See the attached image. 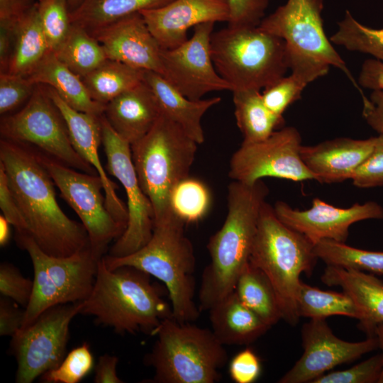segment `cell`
<instances>
[{
    "instance_id": "obj_39",
    "label": "cell",
    "mask_w": 383,
    "mask_h": 383,
    "mask_svg": "<svg viewBox=\"0 0 383 383\" xmlns=\"http://www.w3.org/2000/svg\"><path fill=\"white\" fill-rule=\"evenodd\" d=\"M312 82L303 74L292 72L264 89L261 93L263 101L272 113L283 117L286 109L301 98L304 89Z\"/></svg>"
},
{
    "instance_id": "obj_34",
    "label": "cell",
    "mask_w": 383,
    "mask_h": 383,
    "mask_svg": "<svg viewBox=\"0 0 383 383\" xmlns=\"http://www.w3.org/2000/svg\"><path fill=\"white\" fill-rule=\"evenodd\" d=\"M296 308L299 317L325 319L340 315L360 320V312L351 297L345 292L323 291L301 281Z\"/></svg>"
},
{
    "instance_id": "obj_25",
    "label": "cell",
    "mask_w": 383,
    "mask_h": 383,
    "mask_svg": "<svg viewBox=\"0 0 383 383\" xmlns=\"http://www.w3.org/2000/svg\"><path fill=\"white\" fill-rule=\"evenodd\" d=\"M143 81L153 92L161 113L176 123L199 145L204 141L201 119L205 113L218 104V96L191 100L173 87L160 74L145 71Z\"/></svg>"
},
{
    "instance_id": "obj_36",
    "label": "cell",
    "mask_w": 383,
    "mask_h": 383,
    "mask_svg": "<svg viewBox=\"0 0 383 383\" xmlns=\"http://www.w3.org/2000/svg\"><path fill=\"white\" fill-rule=\"evenodd\" d=\"M330 40L335 45L350 51L369 54L383 62V28L375 29L364 26L348 11Z\"/></svg>"
},
{
    "instance_id": "obj_51",
    "label": "cell",
    "mask_w": 383,
    "mask_h": 383,
    "mask_svg": "<svg viewBox=\"0 0 383 383\" xmlns=\"http://www.w3.org/2000/svg\"><path fill=\"white\" fill-rule=\"evenodd\" d=\"M357 83L365 89H383V62L374 58L365 60L361 67Z\"/></svg>"
},
{
    "instance_id": "obj_48",
    "label": "cell",
    "mask_w": 383,
    "mask_h": 383,
    "mask_svg": "<svg viewBox=\"0 0 383 383\" xmlns=\"http://www.w3.org/2000/svg\"><path fill=\"white\" fill-rule=\"evenodd\" d=\"M25 316L22 309L13 300L1 296L0 299V335L13 337L21 328Z\"/></svg>"
},
{
    "instance_id": "obj_22",
    "label": "cell",
    "mask_w": 383,
    "mask_h": 383,
    "mask_svg": "<svg viewBox=\"0 0 383 383\" xmlns=\"http://www.w3.org/2000/svg\"><path fill=\"white\" fill-rule=\"evenodd\" d=\"M375 137L367 139L338 138L315 145H301V157L321 183H337L350 179L353 172L371 154Z\"/></svg>"
},
{
    "instance_id": "obj_23",
    "label": "cell",
    "mask_w": 383,
    "mask_h": 383,
    "mask_svg": "<svg viewBox=\"0 0 383 383\" xmlns=\"http://www.w3.org/2000/svg\"><path fill=\"white\" fill-rule=\"evenodd\" d=\"M104 115L116 133L132 145L151 130L161 111L153 92L143 81L109 102Z\"/></svg>"
},
{
    "instance_id": "obj_42",
    "label": "cell",
    "mask_w": 383,
    "mask_h": 383,
    "mask_svg": "<svg viewBox=\"0 0 383 383\" xmlns=\"http://www.w3.org/2000/svg\"><path fill=\"white\" fill-rule=\"evenodd\" d=\"M382 372V355H376L345 370L323 374L312 383H379Z\"/></svg>"
},
{
    "instance_id": "obj_28",
    "label": "cell",
    "mask_w": 383,
    "mask_h": 383,
    "mask_svg": "<svg viewBox=\"0 0 383 383\" xmlns=\"http://www.w3.org/2000/svg\"><path fill=\"white\" fill-rule=\"evenodd\" d=\"M236 124L244 142H257L270 136L284 124V118L272 113L265 104L259 90L233 91Z\"/></svg>"
},
{
    "instance_id": "obj_13",
    "label": "cell",
    "mask_w": 383,
    "mask_h": 383,
    "mask_svg": "<svg viewBox=\"0 0 383 383\" xmlns=\"http://www.w3.org/2000/svg\"><path fill=\"white\" fill-rule=\"evenodd\" d=\"M39 155L62 198L82 222L92 251L103 257L109 243L116 240L125 228L106 208L101 178L97 174L79 172L48 155Z\"/></svg>"
},
{
    "instance_id": "obj_8",
    "label": "cell",
    "mask_w": 383,
    "mask_h": 383,
    "mask_svg": "<svg viewBox=\"0 0 383 383\" xmlns=\"http://www.w3.org/2000/svg\"><path fill=\"white\" fill-rule=\"evenodd\" d=\"M198 145L162 113L151 130L131 145L140 185L153 208L154 222L174 213L171 193L189 177Z\"/></svg>"
},
{
    "instance_id": "obj_50",
    "label": "cell",
    "mask_w": 383,
    "mask_h": 383,
    "mask_svg": "<svg viewBox=\"0 0 383 383\" xmlns=\"http://www.w3.org/2000/svg\"><path fill=\"white\" fill-rule=\"evenodd\" d=\"M18 21L0 20V73L8 72L15 43Z\"/></svg>"
},
{
    "instance_id": "obj_3",
    "label": "cell",
    "mask_w": 383,
    "mask_h": 383,
    "mask_svg": "<svg viewBox=\"0 0 383 383\" xmlns=\"http://www.w3.org/2000/svg\"><path fill=\"white\" fill-rule=\"evenodd\" d=\"M80 314L94 316L96 323L118 334L153 335L165 319L172 317V310L149 274L131 266L109 270L102 257Z\"/></svg>"
},
{
    "instance_id": "obj_49",
    "label": "cell",
    "mask_w": 383,
    "mask_h": 383,
    "mask_svg": "<svg viewBox=\"0 0 383 383\" xmlns=\"http://www.w3.org/2000/svg\"><path fill=\"white\" fill-rule=\"evenodd\" d=\"M361 96L364 119L374 131L383 134V89L372 90L369 98L364 94Z\"/></svg>"
},
{
    "instance_id": "obj_2",
    "label": "cell",
    "mask_w": 383,
    "mask_h": 383,
    "mask_svg": "<svg viewBox=\"0 0 383 383\" xmlns=\"http://www.w3.org/2000/svg\"><path fill=\"white\" fill-rule=\"evenodd\" d=\"M268 193L262 180L251 184L233 181L228 185L226 220L207 243L211 261L201 274V311H209L234 291L239 276L250 262L261 207Z\"/></svg>"
},
{
    "instance_id": "obj_26",
    "label": "cell",
    "mask_w": 383,
    "mask_h": 383,
    "mask_svg": "<svg viewBox=\"0 0 383 383\" xmlns=\"http://www.w3.org/2000/svg\"><path fill=\"white\" fill-rule=\"evenodd\" d=\"M209 311L211 331L223 345L250 344L271 328L245 306L234 291Z\"/></svg>"
},
{
    "instance_id": "obj_57",
    "label": "cell",
    "mask_w": 383,
    "mask_h": 383,
    "mask_svg": "<svg viewBox=\"0 0 383 383\" xmlns=\"http://www.w3.org/2000/svg\"></svg>"
},
{
    "instance_id": "obj_4",
    "label": "cell",
    "mask_w": 383,
    "mask_h": 383,
    "mask_svg": "<svg viewBox=\"0 0 383 383\" xmlns=\"http://www.w3.org/2000/svg\"><path fill=\"white\" fill-rule=\"evenodd\" d=\"M174 213L154 222L150 240L137 251L123 256L103 257L109 270L131 266L160 280L165 286L172 318L181 323L196 321L200 314L194 302L196 258L184 225Z\"/></svg>"
},
{
    "instance_id": "obj_40",
    "label": "cell",
    "mask_w": 383,
    "mask_h": 383,
    "mask_svg": "<svg viewBox=\"0 0 383 383\" xmlns=\"http://www.w3.org/2000/svg\"><path fill=\"white\" fill-rule=\"evenodd\" d=\"M93 366L90 347L84 343L67 353L57 368L40 377L44 383H78L91 372Z\"/></svg>"
},
{
    "instance_id": "obj_37",
    "label": "cell",
    "mask_w": 383,
    "mask_h": 383,
    "mask_svg": "<svg viewBox=\"0 0 383 383\" xmlns=\"http://www.w3.org/2000/svg\"><path fill=\"white\" fill-rule=\"evenodd\" d=\"M170 203L173 212L185 223H194L207 213L211 196L202 182L188 177L175 186Z\"/></svg>"
},
{
    "instance_id": "obj_20",
    "label": "cell",
    "mask_w": 383,
    "mask_h": 383,
    "mask_svg": "<svg viewBox=\"0 0 383 383\" xmlns=\"http://www.w3.org/2000/svg\"><path fill=\"white\" fill-rule=\"evenodd\" d=\"M162 49L175 48L187 40L191 27L207 22H228L227 0H173L158 9L140 12Z\"/></svg>"
},
{
    "instance_id": "obj_52",
    "label": "cell",
    "mask_w": 383,
    "mask_h": 383,
    "mask_svg": "<svg viewBox=\"0 0 383 383\" xmlns=\"http://www.w3.org/2000/svg\"><path fill=\"white\" fill-rule=\"evenodd\" d=\"M118 363V358L115 355L104 354L100 356L95 367L94 382L123 383L117 374Z\"/></svg>"
},
{
    "instance_id": "obj_5",
    "label": "cell",
    "mask_w": 383,
    "mask_h": 383,
    "mask_svg": "<svg viewBox=\"0 0 383 383\" xmlns=\"http://www.w3.org/2000/svg\"><path fill=\"white\" fill-rule=\"evenodd\" d=\"M313 244L277 216L265 201L261 207L250 262L262 270L272 285L282 318L294 326L299 319L296 296L300 275H311L318 259Z\"/></svg>"
},
{
    "instance_id": "obj_19",
    "label": "cell",
    "mask_w": 383,
    "mask_h": 383,
    "mask_svg": "<svg viewBox=\"0 0 383 383\" xmlns=\"http://www.w3.org/2000/svg\"><path fill=\"white\" fill-rule=\"evenodd\" d=\"M90 34L102 45L108 59L162 74V48L140 13L125 16Z\"/></svg>"
},
{
    "instance_id": "obj_43",
    "label": "cell",
    "mask_w": 383,
    "mask_h": 383,
    "mask_svg": "<svg viewBox=\"0 0 383 383\" xmlns=\"http://www.w3.org/2000/svg\"><path fill=\"white\" fill-rule=\"evenodd\" d=\"M33 288V281L24 277L14 265L3 262L0 265V293L19 306L26 308Z\"/></svg>"
},
{
    "instance_id": "obj_21",
    "label": "cell",
    "mask_w": 383,
    "mask_h": 383,
    "mask_svg": "<svg viewBox=\"0 0 383 383\" xmlns=\"http://www.w3.org/2000/svg\"><path fill=\"white\" fill-rule=\"evenodd\" d=\"M47 87L49 95L65 120L74 148L95 169L101 179L108 211L126 230L128 218L127 206L118 198L116 192L118 186L107 176L99 155V148L102 143L101 115L72 108L53 89Z\"/></svg>"
},
{
    "instance_id": "obj_10",
    "label": "cell",
    "mask_w": 383,
    "mask_h": 383,
    "mask_svg": "<svg viewBox=\"0 0 383 383\" xmlns=\"http://www.w3.org/2000/svg\"><path fill=\"white\" fill-rule=\"evenodd\" d=\"M16 240L28 252L34 272L33 292L21 329L52 306L84 301L88 298L102 258L90 245L70 256L55 257L43 252L27 233H16Z\"/></svg>"
},
{
    "instance_id": "obj_14",
    "label": "cell",
    "mask_w": 383,
    "mask_h": 383,
    "mask_svg": "<svg viewBox=\"0 0 383 383\" xmlns=\"http://www.w3.org/2000/svg\"><path fill=\"white\" fill-rule=\"evenodd\" d=\"M102 144L107 159V171L122 184L127 197L128 223L123 234L111 247L108 255L123 257L143 246L151 238L154 211L143 192L133 162L131 144L121 138L101 116Z\"/></svg>"
},
{
    "instance_id": "obj_35",
    "label": "cell",
    "mask_w": 383,
    "mask_h": 383,
    "mask_svg": "<svg viewBox=\"0 0 383 383\" xmlns=\"http://www.w3.org/2000/svg\"><path fill=\"white\" fill-rule=\"evenodd\" d=\"M313 252L327 265L383 274V252L362 250L329 239L315 243Z\"/></svg>"
},
{
    "instance_id": "obj_55",
    "label": "cell",
    "mask_w": 383,
    "mask_h": 383,
    "mask_svg": "<svg viewBox=\"0 0 383 383\" xmlns=\"http://www.w3.org/2000/svg\"><path fill=\"white\" fill-rule=\"evenodd\" d=\"M374 335L377 338L379 348L382 350V372L379 383H383V323H379L374 328Z\"/></svg>"
},
{
    "instance_id": "obj_16",
    "label": "cell",
    "mask_w": 383,
    "mask_h": 383,
    "mask_svg": "<svg viewBox=\"0 0 383 383\" xmlns=\"http://www.w3.org/2000/svg\"><path fill=\"white\" fill-rule=\"evenodd\" d=\"M214 23L194 26L191 38L175 48L162 50L161 75L191 100L201 99L211 91H231L212 61L210 43Z\"/></svg>"
},
{
    "instance_id": "obj_17",
    "label": "cell",
    "mask_w": 383,
    "mask_h": 383,
    "mask_svg": "<svg viewBox=\"0 0 383 383\" xmlns=\"http://www.w3.org/2000/svg\"><path fill=\"white\" fill-rule=\"evenodd\" d=\"M304 353L279 383L312 382L338 365L353 362L379 348L377 338L367 336L359 342L336 337L325 319L311 318L302 326Z\"/></svg>"
},
{
    "instance_id": "obj_44",
    "label": "cell",
    "mask_w": 383,
    "mask_h": 383,
    "mask_svg": "<svg viewBox=\"0 0 383 383\" xmlns=\"http://www.w3.org/2000/svg\"><path fill=\"white\" fill-rule=\"evenodd\" d=\"M350 179L353 185L359 188L383 186V134L376 136L371 154L356 169Z\"/></svg>"
},
{
    "instance_id": "obj_47",
    "label": "cell",
    "mask_w": 383,
    "mask_h": 383,
    "mask_svg": "<svg viewBox=\"0 0 383 383\" xmlns=\"http://www.w3.org/2000/svg\"><path fill=\"white\" fill-rule=\"evenodd\" d=\"M0 208L2 215L16 229V233H27V225L9 184L4 167L0 164Z\"/></svg>"
},
{
    "instance_id": "obj_24",
    "label": "cell",
    "mask_w": 383,
    "mask_h": 383,
    "mask_svg": "<svg viewBox=\"0 0 383 383\" xmlns=\"http://www.w3.org/2000/svg\"><path fill=\"white\" fill-rule=\"evenodd\" d=\"M328 286H338L357 305L361 318L359 327L374 336L375 327L383 323V282L362 271L327 265L321 277Z\"/></svg>"
},
{
    "instance_id": "obj_38",
    "label": "cell",
    "mask_w": 383,
    "mask_h": 383,
    "mask_svg": "<svg viewBox=\"0 0 383 383\" xmlns=\"http://www.w3.org/2000/svg\"><path fill=\"white\" fill-rule=\"evenodd\" d=\"M37 6L48 50L55 52L72 26L69 5L67 0H38Z\"/></svg>"
},
{
    "instance_id": "obj_54",
    "label": "cell",
    "mask_w": 383,
    "mask_h": 383,
    "mask_svg": "<svg viewBox=\"0 0 383 383\" xmlns=\"http://www.w3.org/2000/svg\"><path fill=\"white\" fill-rule=\"evenodd\" d=\"M11 224L8 220L1 214L0 215V246H6L11 238Z\"/></svg>"
},
{
    "instance_id": "obj_41",
    "label": "cell",
    "mask_w": 383,
    "mask_h": 383,
    "mask_svg": "<svg viewBox=\"0 0 383 383\" xmlns=\"http://www.w3.org/2000/svg\"><path fill=\"white\" fill-rule=\"evenodd\" d=\"M36 85L26 76L0 73V114L7 115L25 104L33 95Z\"/></svg>"
},
{
    "instance_id": "obj_15",
    "label": "cell",
    "mask_w": 383,
    "mask_h": 383,
    "mask_svg": "<svg viewBox=\"0 0 383 383\" xmlns=\"http://www.w3.org/2000/svg\"><path fill=\"white\" fill-rule=\"evenodd\" d=\"M301 145L294 127L276 130L263 140L243 141L231 158L228 176L248 184L267 177L294 182L315 179L301 157Z\"/></svg>"
},
{
    "instance_id": "obj_56",
    "label": "cell",
    "mask_w": 383,
    "mask_h": 383,
    "mask_svg": "<svg viewBox=\"0 0 383 383\" xmlns=\"http://www.w3.org/2000/svg\"><path fill=\"white\" fill-rule=\"evenodd\" d=\"M70 12L77 9L83 1V0H67Z\"/></svg>"
},
{
    "instance_id": "obj_31",
    "label": "cell",
    "mask_w": 383,
    "mask_h": 383,
    "mask_svg": "<svg viewBox=\"0 0 383 383\" xmlns=\"http://www.w3.org/2000/svg\"><path fill=\"white\" fill-rule=\"evenodd\" d=\"M234 292L240 301L272 326L282 318L276 293L259 268L249 262L239 276Z\"/></svg>"
},
{
    "instance_id": "obj_7",
    "label": "cell",
    "mask_w": 383,
    "mask_h": 383,
    "mask_svg": "<svg viewBox=\"0 0 383 383\" xmlns=\"http://www.w3.org/2000/svg\"><path fill=\"white\" fill-rule=\"evenodd\" d=\"M210 45L213 65L231 91H260L289 69L284 41L258 26H228L212 33Z\"/></svg>"
},
{
    "instance_id": "obj_6",
    "label": "cell",
    "mask_w": 383,
    "mask_h": 383,
    "mask_svg": "<svg viewBox=\"0 0 383 383\" xmlns=\"http://www.w3.org/2000/svg\"><path fill=\"white\" fill-rule=\"evenodd\" d=\"M157 336L145 363L154 375L150 383H215L219 370L227 362L224 345L211 330L181 323L172 317L165 319L154 335Z\"/></svg>"
},
{
    "instance_id": "obj_1",
    "label": "cell",
    "mask_w": 383,
    "mask_h": 383,
    "mask_svg": "<svg viewBox=\"0 0 383 383\" xmlns=\"http://www.w3.org/2000/svg\"><path fill=\"white\" fill-rule=\"evenodd\" d=\"M28 145L2 138L0 141V164L26 223L27 234L48 255L70 256L89 245L88 234L83 224L62 211L39 152Z\"/></svg>"
},
{
    "instance_id": "obj_12",
    "label": "cell",
    "mask_w": 383,
    "mask_h": 383,
    "mask_svg": "<svg viewBox=\"0 0 383 383\" xmlns=\"http://www.w3.org/2000/svg\"><path fill=\"white\" fill-rule=\"evenodd\" d=\"M83 304L52 306L11 337L10 350L17 362L16 383H31L60 365L66 355L70 323L80 314Z\"/></svg>"
},
{
    "instance_id": "obj_30",
    "label": "cell",
    "mask_w": 383,
    "mask_h": 383,
    "mask_svg": "<svg viewBox=\"0 0 383 383\" xmlns=\"http://www.w3.org/2000/svg\"><path fill=\"white\" fill-rule=\"evenodd\" d=\"M48 52L36 3L17 22L14 47L6 73L28 76Z\"/></svg>"
},
{
    "instance_id": "obj_18",
    "label": "cell",
    "mask_w": 383,
    "mask_h": 383,
    "mask_svg": "<svg viewBox=\"0 0 383 383\" xmlns=\"http://www.w3.org/2000/svg\"><path fill=\"white\" fill-rule=\"evenodd\" d=\"M274 210L281 221L306 236L313 245L323 239L345 243L352 224L368 219H383V207L375 201L339 208L314 198L312 206L306 210L293 209L284 201H277Z\"/></svg>"
},
{
    "instance_id": "obj_9",
    "label": "cell",
    "mask_w": 383,
    "mask_h": 383,
    "mask_svg": "<svg viewBox=\"0 0 383 383\" xmlns=\"http://www.w3.org/2000/svg\"><path fill=\"white\" fill-rule=\"evenodd\" d=\"M323 9V0H287L264 17L258 26L284 41L292 72L305 74L313 82L326 75L330 67H335L361 93L358 83L326 35Z\"/></svg>"
},
{
    "instance_id": "obj_33",
    "label": "cell",
    "mask_w": 383,
    "mask_h": 383,
    "mask_svg": "<svg viewBox=\"0 0 383 383\" xmlns=\"http://www.w3.org/2000/svg\"><path fill=\"white\" fill-rule=\"evenodd\" d=\"M53 53L82 78L108 59L96 38L86 29L72 24L67 37Z\"/></svg>"
},
{
    "instance_id": "obj_29",
    "label": "cell",
    "mask_w": 383,
    "mask_h": 383,
    "mask_svg": "<svg viewBox=\"0 0 383 383\" xmlns=\"http://www.w3.org/2000/svg\"><path fill=\"white\" fill-rule=\"evenodd\" d=\"M173 0H83L70 12L72 25L89 33L125 16L143 10L158 9Z\"/></svg>"
},
{
    "instance_id": "obj_46",
    "label": "cell",
    "mask_w": 383,
    "mask_h": 383,
    "mask_svg": "<svg viewBox=\"0 0 383 383\" xmlns=\"http://www.w3.org/2000/svg\"><path fill=\"white\" fill-rule=\"evenodd\" d=\"M229 374L236 383H252L261 372V364L255 353L247 348L237 353L229 365Z\"/></svg>"
},
{
    "instance_id": "obj_45",
    "label": "cell",
    "mask_w": 383,
    "mask_h": 383,
    "mask_svg": "<svg viewBox=\"0 0 383 383\" xmlns=\"http://www.w3.org/2000/svg\"><path fill=\"white\" fill-rule=\"evenodd\" d=\"M232 27L257 26L265 17L269 0H227Z\"/></svg>"
},
{
    "instance_id": "obj_11",
    "label": "cell",
    "mask_w": 383,
    "mask_h": 383,
    "mask_svg": "<svg viewBox=\"0 0 383 383\" xmlns=\"http://www.w3.org/2000/svg\"><path fill=\"white\" fill-rule=\"evenodd\" d=\"M0 133L2 138L33 144L72 168L97 174L74 148L65 120L45 84L36 85L20 111L1 116Z\"/></svg>"
},
{
    "instance_id": "obj_53",
    "label": "cell",
    "mask_w": 383,
    "mask_h": 383,
    "mask_svg": "<svg viewBox=\"0 0 383 383\" xmlns=\"http://www.w3.org/2000/svg\"><path fill=\"white\" fill-rule=\"evenodd\" d=\"M38 0H0V20L18 21L30 11Z\"/></svg>"
},
{
    "instance_id": "obj_32",
    "label": "cell",
    "mask_w": 383,
    "mask_h": 383,
    "mask_svg": "<svg viewBox=\"0 0 383 383\" xmlns=\"http://www.w3.org/2000/svg\"><path fill=\"white\" fill-rule=\"evenodd\" d=\"M144 72L107 59L82 79L91 97L106 106L114 98L143 82Z\"/></svg>"
},
{
    "instance_id": "obj_27",
    "label": "cell",
    "mask_w": 383,
    "mask_h": 383,
    "mask_svg": "<svg viewBox=\"0 0 383 383\" xmlns=\"http://www.w3.org/2000/svg\"><path fill=\"white\" fill-rule=\"evenodd\" d=\"M34 84L53 89L72 108L97 116L104 113L105 106L90 96L82 77L48 52L35 69L26 76Z\"/></svg>"
}]
</instances>
